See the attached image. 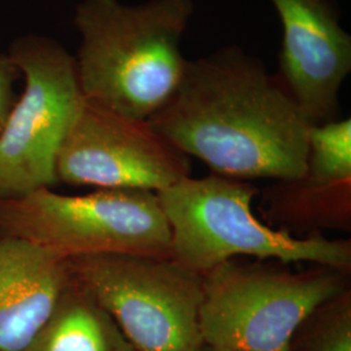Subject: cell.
Wrapping results in <instances>:
<instances>
[{
  "label": "cell",
  "mask_w": 351,
  "mask_h": 351,
  "mask_svg": "<svg viewBox=\"0 0 351 351\" xmlns=\"http://www.w3.org/2000/svg\"><path fill=\"white\" fill-rule=\"evenodd\" d=\"M189 156L149 121L84 101L56 158L58 181L97 189L159 193L189 177Z\"/></svg>",
  "instance_id": "cell-8"
},
{
  "label": "cell",
  "mask_w": 351,
  "mask_h": 351,
  "mask_svg": "<svg viewBox=\"0 0 351 351\" xmlns=\"http://www.w3.org/2000/svg\"><path fill=\"white\" fill-rule=\"evenodd\" d=\"M194 0H82L75 25V59L84 99L110 112L149 121L171 101L189 60L181 42Z\"/></svg>",
  "instance_id": "cell-2"
},
{
  "label": "cell",
  "mask_w": 351,
  "mask_h": 351,
  "mask_svg": "<svg viewBox=\"0 0 351 351\" xmlns=\"http://www.w3.org/2000/svg\"><path fill=\"white\" fill-rule=\"evenodd\" d=\"M24 351H136L120 328L73 277L53 313Z\"/></svg>",
  "instance_id": "cell-12"
},
{
  "label": "cell",
  "mask_w": 351,
  "mask_h": 351,
  "mask_svg": "<svg viewBox=\"0 0 351 351\" xmlns=\"http://www.w3.org/2000/svg\"><path fill=\"white\" fill-rule=\"evenodd\" d=\"M8 56L25 75L26 85L0 130V199L58 182V152L85 101L75 59L58 42L20 38Z\"/></svg>",
  "instance_id": "cell-7"
},
{
  "label": "cell",
  "mask_w": 351,
  "mask_h": 351,
  "mask_svg": "<svg viewBox=\"0 0 351 351\" xmlns=\"http://www.w3.org/2000/svg\"><path fill=\"white\" fill-rule=\"evenodd\" d=\"M349 275L317 264L293 271L276 261H226L203 276V342L232 351H291L304 319L350 289Z\"/></svg>",
  "instance_id": "cell-4"
},
{
  "label": "cell",
  "mask_w": 351,
  "mask_h": 351,
  "mask_svg": "<svg viewBox=\"0 0 351 351\" xmlns=\"http://www.w3.org/2000/svg\"><path fill=\"white\" fill-rule=\"evenodd\" d=\"M149 123L213 175L288 181L306 168L311 124L276 75L237 46L189 60L175 95Z\"/></svg>",
  "instance_id": "cell-1"
},
{
  "label": "cell",
  "mask_w": 351,
  "mask_h": 351,
  "mask_svg": "<svg viewBox=\"0 0 351 351\" xmlns=\"http://www.w3.org/2000/svg\"><path fill=\"white\" fill-rule=\"evenodd\" d=\"M72 282L68 259L0 236V351H24Z\"/></svg>",
  "instance_id": "cell-10"
},
{
  "label": "cell",
  "mask_w": 351,
  "mask_h": 351,
  "mask_svg": "<svg viewBox=\"0 0 351 351\" xmlns=\"http://www.w3.org/2000/svg\"><path fill=\"white\" fill-rule=\"evenodd\" d=\"M20 77V69L8 55L0 53V130L16 103L13 85Z\"/></svg>",
  "instance_id": "cell-15"
},
{
  "label": "cell",
  "mask_w": 351,
  "mask_h": 351,
  "mask_svg": "<svg viewBox=\"0 0 351 351\" xmlns=\"http://www.w3.org/2000/svg\"><path fill=\"white\" fill-rule=\"evenodd\" d=\"M201 351H232V350H226V349H220V348H213V346H208V345H204L203 348H202Z\"/></svg>",
  "instance_id": "cell-16"
},
{
  "label": "cell",
  "mask_w": 351,
  "mask_h": 351,
  "mask_svg": "<svg viewBox=\"0 0 351 351\" xmlns=\"http://www.w3.org/2000/svg\"><path fill=\"white\" fill-rule=\"evenodd\" d=\"M328 180H351V120L311 125L304 172Z\"/></svg>",
  "instance_id": "cell-14"
},
{
  "label": "cell",
  "mask_w": 351,
  "mask_h": 351,
  "mask_svg": "<svg viewBox=\"0 0 351 351\" xmlns=\"http://www.w3.org/2000/svg\"><path fill=\"white\" fill-rule=\"evenodd\" d=\"M264 217L298 237L323 230H351V180H328L303 173L276 181L262 194ZM294 236V234H293Z\"/></svg>",
  "instance_id": "cell-11"
},
{
  "label": "cell",
  "mask_w": 351,
  "mask_h": 351,
  "mask_svg": "<svg viewBox=\"0 0 351 351\" xmlns=\"http://www.w3.org/2000/svg\"><path fill=\"white\" fill-rule=\"evenodd\" d=\"M282 39L278 82L311 125L339 119L341 86L351 72V37L333 0H269Z\"/></svg>",
  "instance_id": "cell-9"
},
{
  "label": "cell",
  "mask_w": 351,
  "mask_h": 351,
  "mask_svg": "<svg viewBox=\"0 0 351 351\" xmlns=\"http://www.w3.org/2000/svg\"><path fill=\"white\" fill-rule=\"evenodd\" d=\"M259 189L219 175L185 177L156 193L171 228V258L204 276L239 256L281 263L310 262L351 271V242L323 234L293 236L252 213Z\"/></svg>",
  "instance_id": "cell-3"
},
{
  "label": "cell",
  "mask_w": 351,
  "mask_h": 351,
  "mask_svg": "<svg viewBox=\"0 0 351 351\" xmlns=\"http://www.w3.org/2000/svg\"><path fill=\"white\" fill-rule=\"evenodd\" d=\"M77 284L111 315L136 351H201L203 276L165 256L68 259Z\"/></svg>",
  "instance_id": "cell-6"
},
{
  "label": "cell",
  "mask_w": 351,
  "mask_h": 351,
  "mask_svg": "<svg viewBox=\"0 0 351 351\" xmlns=\"http://www.w3.org/2000/svg\"><path fill=\"white\" fill-rule=\"evenodd\" d=\"M291 351H351V290L317 306L297 329Z\"/></svg>",
  "instance_id": "cell-13"
},
{
  "label": "cell",
  "mask_w": 351,
  "mask_h": 351,
  "mask_svg": "<svg viewBox=\"0 0 351 351\" xmlns=\"http://www.w3.org/2000/svg\"><path fill=\"white\" fill-rule=\"evenodd\" d=\"M0 236L30 241L64 259L171 258V228L158 194L138 189L63 195L42 188L24 197L0 199Z\"/></svg>",
  "instance_id": "cell-5"
}]
</instances>
